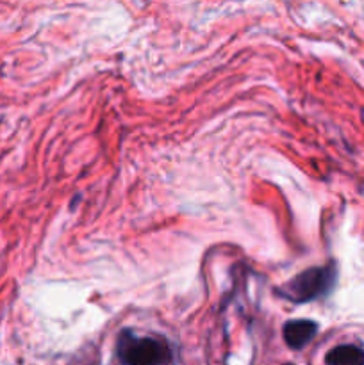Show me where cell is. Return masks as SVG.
<instances>
[{
	"mask_svg": "<svg viewBox=\"0 0 364 365\" xmlns=\"http://www.w3.org/2000/svg\"><path fill=\"white\" fill-rule=\"evenodd\" d=\"M318 331V324L313 321L298 319L289 321L284 327V341L288 342L289 348L302 349L303 346L309 344Z\"/></svg>",
	"mask_w": 364,
	"mask_h": 365,
	"instance_id": "cell-3",
	"label": "cell"
},
{
	"mask_svg": "<svg viewBox=\"0 0 364 365\" xmlns=\"http://www.w3.org/2000/svg\"><path fill=\"white\" fill-rule=\"evenodd\" d=\"M335 273L332 267H313V269L303 271L296 278H293L289 284L284 285L282 294L291 302L305 303L327 294L334 285Z\"/></svg>",
	"mask_w": 364,
	"mask_h": 365,
	"instance_id": "cell-2",
	"label": "cell"
},
{
	"mask_svg": "<svg viewBox=\"0 0 364 365\" xmlns=\"http://www.w3.org/2000/svg\"><path fill=\"white\" fill-rule=\"evenodd\" d=\"M118 355L127 365H164L170 362V349L152 337H134L125 331L118 342Z\"/></svg>",
	"mask_w": 364,
	"mask_h": 365,
	"instance_id": "cell-1",
	"label": "cell"
},
{
	"mask_svg": "<svg viewBox=\"0 0 364 365\" xmlns=\"http://www.w3.org/2000/svg\"><path fill=\"white\" fill-rule=\"evenodd\" d=\"M285 365H291V364H285Z\"/></svg>",
	"mask_w": 364,
	"mask_h": 365,
	"instance_id": "cell-5",
	"label": "cell"
},
{
	"mask_svg": "<svg viewBox=\"0 0 364 365\" xmlns=\"http://www.w3.org/2000/svg\"><path fill=\"white\" fill-rule=\"evenodd\" d=\"M327 365H364V351L359 346L343 344L328 351Z\"/></svg>",
	"mask_w": 364,
	"mask_h": 365,
	"instance_id": "cell-4",
	"label": "cell"
}]
</instances>
